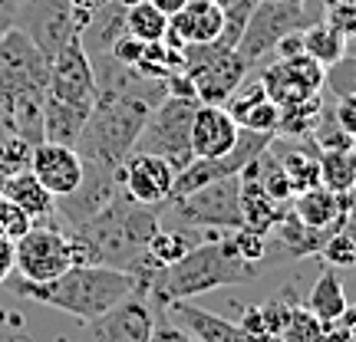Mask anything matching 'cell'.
Masks as SVG:
<instances>
[{
  "label": "cell",
  "instance_id": "14",
  "mask_svg": "<svg viewBox=\"0 0 356 342\" xmlns=\"http://www.w3.org/2000/svg\"><path fill=\"white\" fill-rule=\"evenodd\" d=\"M30 171L53 198H66L83 185L86 162L79 158L76 148L56 145V142H37L30 148Z\"/></svg>",
  "mask_w": 356,
  "mask_h": 342
},
{
  "label": "cell",
  "instance_id": "19",
  "mask_svg": "<svg viewBox=\"0 0 356 342\" xmlns=\"http://www.w3.org/2000/svg\"><path fill=\"white\" fill-rule=\"evenodd\" d=\"M346 194L340 191H330L327 185H317V188L310 191H300V194H293L291 201V211L300 221H304L307 228H317V230H340L346 221Z\"/></svg>",
  "mask_w": 356,
  "mask_h": 342
},
{
  "label": "cell",
  "instance_id": "39",
  "mask_svg": "<svg viewBox=\"0 0 356 342\" xmlns=\"http://www.w3.org/2000/svg\"><path fill=\"white\" fill-rule=\"evenodd\" d=\"M13 270H17V257H13V241L0 237V283H7Z\"/></svg>",
  "mask_w": 356,
  "mask_h": 342
},
{
  "label": "cell",
  "instance_id": "26",
  "mask_svg": "<svg viewBox=\"0 0 356 342\" xmlns=\"http://www.w3.org/2000/svg\"><path fill=\"white\" fill-rule=\"evenodd\" d=\"M346 306L350 303H346V293H343L340 277L333 273V266H323V273L317 277L314 290H310V296H307V309H310L323 326H333V323L343 319Z\"/></svg>",
  "mask_w": 356,
  "mask_h": 342
},
{
  "label": "cell",
  "instance_id": "38",
  "mask_svg": "<svg viewBox=\"0 0 356 342\" xmlns=\"http://www.w3.org/2000/svg\"><path fill=\"white\" fill-rule=\"evenodd\" d=\"M70 3H73V17H76V26L83 30V26L89 24V17H92L96 10H102V7H106L109 0H70Z\"/></svg>",
  "mask_w": 356,
  "mask_h": 342
},
{
  "label": "cell",
  "instance_id": "43",
  "mask_svg": "<svg viewBox=\"0 0 356 342\" xmlns=\"http://www.w3.org/2000/svg\"><path fill=\"white\" fill-rule=\"evenodd\" d=\"M343 230H346V234H350V241H353V247H356V211H346Z\"/></svg>",
  "mask_w": 356,
  "mask_h": 342
},
{
  "label": "cell",
  "instance_id": "12",
  "mask_svg": "<svg viewBox=\"0 0 356 342\" xmlns=\"http://www.w3.org/2000/svg\"><path fill=\"white\" fill-rule=\"evenodd\" d=\"M115 181L119 191L129 194L132 201L149 204V207H162L172 201V185H175V168L165 158L149 152H129L122 165L115 168Z\"/></svg>",
  "mask_w": 356,
  "mask_h": 342
},
{
  "label": "cell",
  "instance_id": "45",
  "mask_svg": "<svg viewBox=\"0 0 356 342\" xmlns=\"http://www.w3.org/2000/svg\"><path fill=\"white\" fill-rule=\"evenodd\" d=\"M218 3H221V7H231V3H234V0H218Z\"/></svg>",
  "mask_w": 356,
  "mask_h": 342
},
{
  "label": "cell",
  "instance_id": "2",
  "mask_svg": "<svg viewBox=\"0 0 356 342\" xmlns=\"http://www.w3.org/2000/svg\"><path fill=\"white\" fill-rule=\"evenodd\" d=\"M132 290H136V277L129 270L99 264L70 266L63 277L47 280V283H30L24 277L17 280V293L24 300L53 306L60 313H70L79 323H92V319L106 316L113 306L132 296Z\"/></svg>",
  "mask_w": 356,
  "mask_h": 342
},
{
  "label": "cell",
  "instance_id": "22",
  "mask_svg": "<svg viewBox=\"0 0 356 342\" xmlns=\"http://www.w3.org/2000/svg\"><path fill=\"white\" fill-rule=\"evenodd\" d=\"M0 191H3L20 211H26V214L33 217V224H43V221H53V217H56V198L33 178L30 168L3 178V181H0Z\"/></svg>",
  "mask_w": 356,
  "mask_h": 342
},
{
  "label": "cell",
  "instance_id": "9",
  "mask_svg": "<svg viewBox=\"0 0 356 342\" xmlns=\"http://www.w3.org/2000/svg\"><path fill=\"white\" fill-rule=\"evenodd\" d=\"M257 79L274 105H293V102L320 96L327 69L317 60H310L307 53H293V56H277L270 63H261Z\"/></svg>",
  "mask_w": 356,
  "mask_h": 342
},
{
  "label": "cell",
  "instance_id": "3",
  "mask_svg": "<svg viewBox=\"0 0 356 342\" xmlns=\"http://www.w3.org/2000/svg\"><path fill=\"white\" fill-rule=\"evenodd\" d=\"M13 257H17V270L20 277L30 283H47V280L63 277L70 266L83 264V250H79L76 237L70 228H60L56 217L33 224L20 241H13Z\"/></svg>",
  "mask_w": 356,
  "mask_h": 342
},
{
  "label": "cell",
  "instance_id": "23",
  "mask_svg": "<svg viewBox=\"0 0 356 342\" xmlns=\"http://www.w3.org/2000/svg\"><path fill=\"white\" fill-rule=\"evenodd\" d=\"M86 119H89V109L47 96L43 99V142H56V145L76 148Z\"/></svg>",
  "mask_w": 356,
  "mask_h": 342
},
{
  "label": "cell",
  "instance_id": "15",
  "mask_svg": "<svg viewBox=\"0 0 356 342\" xmlns=\"http://www.w3.org/2000/svg\"><path fill=\"white\" fill-rule=\"evenodd\" d=\"M225 30V7L218 0H188L175 17H168V46H198V43H215Z\"/></svg>",
  "mask_w": 356,
  "mask_h": 342
},
{
  "label": "cell",
  "instance_id": "16",
  "mask_svg": "<svg viewBox=\"0 0 356 342\" xmlns=\"http://www.w3.org/2000/svg\"><path fill=\"white\" fill-rule=\"evenodd\" d=\"M238 132H241V126L231 119L225 105H204V102H198V109L191 115V132H188L191 155L195 158H221L238 142Z\"/></svg>",
  "mask_w": 356,
  "mask_h": 342
},
{
  "label": "cell",
  "instance_id": "27",
  "mask_svg": "<svg viewBox=\"0 0 356 342\" xmlns=\"http://www.w3.org/2000/svg\"><path fill=\"white\" fill-rule=\"evenodd\" d=\"M270 148H274V155L280 158V165H284L287 178H291L293 194L323 185V181H320V155L307 152L304 145H274V142H270Z\"/></svg>",
  "mask_w": 356,
  "mask_h": 342
},
{
  "label": "cell",
  "instance_id": "36",
  "mask_svg": "<svg viewBox=\"0 0 356 342\" xmlns=\"http://www.w3.org/2000/svg\"><path fill=\"white\" fill-rule=\"evenodd\" d=\"M337 126L343 128L346 135H356V92L340 96V105H337Z\"/></svg>",
  "mask_w": 356,
  "mask_h": 342
},
{
  "label": "cell",
  "instance_id": "6",
  "mask_svg": "<svg viewBox=\"0 0 356 342\" xmlns=\"http://www.w3.org/2000/svg\"><path fill=\"white\" fill-rule=\"evenodd\" d=\"M307 24H314V17L307 10V0H257V7L248 17L244 33L234 50L241 53L251 69H257L274 53L280 40L293 30H304Z\"/></svg>",
  "mask_w": 356,
  "mask_h": 342
},
{
  "label": "cell",
  "instance_id": "21",
  "mask_svg": "<svg viewBox=\"0 0 356 342\" xmlns=\"http://www.w3.org/2000/svg\"><path fill=\"white\" fill-rule=\"evenodd\" d=\"M238 178H241V217H244V228L261 230V234H270V228L287 214V204L274 201V198L261 188V181L254 178L251 165L244 168Z\"/></svg>",
  "mask_w": 356,
  "mask_h": 342
},
{
  "label": "cell",
  "instance_id": "7",
  "mask_svg": "<svg viewBox=\"0 0 356 342\" xmlns=\"http://www.w3.org/2000/svg\"><path fill=\"white\" fill-rule=\"evenodd\" d=\"M172 214L188 224V228H202V230H238L244 228L241 217V178L228 175L218 178L204 188L172 198L168 201Z\"/></svg>",
  "mask_w": 356,
  "mask_h": 342
},
{
  "label": "cell",
  "instance_id": "33",
  "mask_svg": "<svg viewBox=\"0 0 356 342\" xmlns=\"http://www.w3.org/2000/svg\"><path fill=\"white\" fill-rule=\"evenodd\" d=\"M33 228V217L20 211L17 204L0 191V237H7V241H20L26 230Z\"/></svg>",
  "mask_w": 356,
  "mask_h": 342
},
{
  "label": "cell",
  "instance_id": "44",
  "mask_svg": "<svg viewBox=\"0 0 356 342\" xmlns=\"http://www.w3.org/2000/svg\"><path fill=\"white\" fill-rule=\"evenodd\" d=\"M119 3H122V7H132V3H139V0H119Z\"/></svg>",
  "mask_w": 356,
  "mask_h": 342
},
{
  "label": "cell",
  "instance_id": "28",
  "mask_svg": "<svg viewBox=\"0 0 356 342\" xmlns=\"http://www.w3.org/2000/svg\"><path fill=\"white\" fill-rule=\"evenodd\" d=\"M126 33L139 43H162L168 33V17L155 3L139 0V3L126 7Z\"/></svg>",
  "mask_w": 356,
  "mask_h": 342
},
{
  "label": "cell",
  "instance_id": "18",
  "mask_svg": "<svg viewBox=\"0 0 356 342\" xmlns=\"http://www.w3.org/2000/svg\"><path fill=\"white\" fill-rule=\"evenodd\" d=\"M225 109H228V115L241 128L264 132V135H277L280 105H274V102L267 99V92H264V86H261V79L254 76V69H251V76L228 96Z\"/></svg>",
  "mask_w": 356,
  "mask_h": 342
},
{
  "label": "cell",
  "instance_id": "5",
  "mask_svg": "<svg viewBox=\"0 0 356 342\" xmlns=\"http://www.w3.org/2000/svg\"><path fill=\"white\" fill-rule=\"evenodd\" d=\"M198 109V99H185V96H165V99L155 105L145 126H142L136 148L132 152H149L165 158L168 165L185 168L195 158L188 145V132H191V115Z\"/></svg>",
  "mask_w": 356,
  "mask_h": 342
},
{
  "label": "cell",
  "instance_id": "31",
  "mask_svg": "<svg viewBox=\"0 0 356 342\" xmlns=\"http://www.w3.org/2000/svg\"><path fill=\"white\" fill-rule=\"evenodd\" d=\"M323 323H320L310 309H291V319L284 326V342H320L323 339Z\"/></svg>",
  "mask_w": 356,
  "mask_h": 342
},
{
  "label": "cell",
  "instance_id": "40",
  "mask_svg": "<svg viewBox=\"0 0 356 342\" xmlns=\"http://www.w3.org/2000/svg\"><path fill=\"white\" fill-rule=\"evenodd\" d=\"M17 3L20 0H0V40H3V33L13 26V17H17Z\"/></svg>",
  "mask_w": 356,
  "mask_h": 342
},
{
  "label": "cell",
  "instance_id": "1",
  "mask_svg": "<svg viewBox=\"0 0 356 342\" xmlns=\"http://www.w3.org/2000/svg\"><path fill=\"white\" fill-rule=\"evenodd\" d=\"M70 230L83 250V264L132 270V264L145 257V247L159 230V207L132 201L119 191L102 211Z\"/></svg>",
  "mask_w": 356,
  "mask_h": 342
},
{
  "label": "cell",
  "instance_id": "29",
  "mask_svg": "<svg viewBox=\"0 0 356 342\" xmlns=\"http://www.w3.org/2000/svg\"><path fill=\"white\" fill-rule=\"evenodd\" d=\"M320 122V99H304L293 102V105H280L277 115V135H287V139H307L314 135V128Z\"/></svg>",
  "mask_w": 356,
  "mask_h": 342
},
{
  "label": "cell",
  "instance_id": "17",
  "mask_svg": "<svg viewBox=\"0 0 356 342\" xmlns=\"http://www.w3.org/2000/svg\"><path fill=\"white\" fill-rule=\"evenodd\" d=\"M119 194V181L113 171H99V168L86 165L83 185L66 198H56V217H63L66 228H76L86 217H92L96 211H102L106 204Z\"/></svg>",
  "mask_w": 356,
  "mask_h": 342
},
{
  "label": "cell",
  "instance_id": "24",
  "mask_svg": "<svg viewBox=\"0 0 356 342\" xmlns=\"http://www.w3.org/2000/svg\"><path fill=\"white\" fill-rule=\"evenodd\" d=\"M304 37V53L310 60H317L323 69H333L337 63L346 60V46H350V37H346L340 26H333L330 20H314L300 30Z\"/></svg>",
  "mask_w": 356,
  "mask_h": 342
},
{
  "label": "cell",
  "instance_id": "11",
  "mask_svg": "<svg viewBox=\"0 0 356 342\" xmlns=\"http://www.w3.org/2000/svg\"><path fill=\"white\" fill-rule=\"evenodd\" d=\"M47 96L83 105V109H92V102H96V69H92L86 46H83V37H73L50 60Z\"/></svg>",
  "mask_w": 356,
  "mask_h": 342
},
{
  "label": "cell",
  "instance_id": "32",
  "mask_svg": "<svg viewBox=\"0 0 356 342\" xmlns=\"http://www.w3.org/2000/svg\"><path fill=\"white\" fill-rule=\"evenodd\" d=\"M231 243L241 260L248 264H257V266H267V234L261 230H251V228H238V230H228Z\"/></svg>",
  "mask_w": 356,
  "mask_h": 342
},
{
  "label": "cell",
  "instance_id": "20",
  "mask_svg": "<svg viewBox=\"0 0 356 342\" xmlns=\"http://www.w3.org/2000/svg\"><path fill=\"white\" fill-rule=\"evenodd\" d=\"M168 309L175 313V323L181 330H188L191 336L198 342H251L244 336L241 326H234L228 323L225 316H215V313H208V309H198V306H191L188 300H172Z\"/></svg>",
  "mask_w": 356,
  "mask_h": 342
},
{
  "label": "cell",
  "instance_id": "4",
  "mask_svg": "<svg viewBox=\"0 0 356 342\" xmlns=\"http://www.w3.org/2000/svg\"><path fill=\"white\" fill-rule=\"evenodd\" d=\"M181 73L191 79L198 102L225 105L231 92L251 76V66L244 63L238 50L218 43H198V46H181Z\"/></svg>",
  "mask_w": 356,
  "mask_h": 342
},
{
  "label": "cell",
  "instance_id": "8",
  "mask_svg": "<svg viewBox=\"0 0 356 342\" xmlns=\"http://www.w3.org/2000/svg\"><path fill=\"white\" fill-rule=\"evenodd\" d=\"M47 83H50V56L20 26H10L0 40V99L47 96Z\"/></svg>",
  "mask_w": 356,
  "mask_h": 342
},
{
  "label": "cell",
  "instance_id": "13",
  "mask_svg": "<svg viewBox=\"0 0 356 342\" xmlns=\"http://www.w3.org/2000/svg\"><path fill=\"white\" fill-rule=\"evenodd\" d=\"M155 309L149 296L132 290L119 306H113L106 316L89 323V336L92 342H152L155 330Z\"/></svg>",
  "mask_w": 356,
  "mask_h": 342
},
{
  "label": "cell",
  "instance_id": "25",
  "mask_svg": "<svg viewBox=\"0 0 356 342\" xmlns=\"http://www.w3.org/2000/svg\"><path fill=\"white\" fill-rule=\"evenodd\" d=\"M215 234H221V230H202V228H188V224H185V228H175V230L159 228L155 237L149 241V247H145V254L152 257L159 266H172L188 254V250H195L204 237H215Z\"/></svg>",
  "mask_w": 356,
  "mask_h": 342
},
{
  "label": "cell",
  "instance_id": "46",
  "mask_svg": "<svg viewBox=\"0 0 356 342\" xmlns=\"http://www.w3.org/2000/svg\"><path fill=\"white\" fill-rule=\"evenodd\" d=\"M353 92H356V60H353Z\"/></svg>",
  "mask_w": 356,
  "mask_h": 342
},
{
  "label": "cell",
  "instance_id": "37",
  "mask_svg": "<svg viewBox=\"0 0 356 342\" xmlns=\"http://www.w3.org/2000/svg\"><path fill=\"white\" fill-rule=\"evenodd\" d=\"M152 342H198L191 332H181L178 323H155Z\"/></svg>",
  "mask_w": 356,
  "mask_h": 342
},
{
  "label": "cell",
  "instance_id": "41",
  "mask_svg": "<svg viewBox=\"0 0 356 342\" xmlns=\"http://www.w3.org/2000/svg\"><path fill=\"white\" fill-rule=\"evenodd\" d=\"M149 3H155V7L165 13V17H175V13L181 10L185 3H188V0H149Z\"/></svg>",
  "mask_w": 356,
  "mask_h": 342
},
{
  "label": "cell",
  "instance_id": "30",
  "mask_svg": "<svg viewBox=\"0 0 356 342\" xmlns=\"http://www.w3.org/2000/svg\"><path fill=\"white\" fill-rule=\"evenodd\" d=\"M320 181L327 185L330 191H346L353 188V158L343 152V148H327V152L320 155Z\"/></svg>",
  "mask_w": 356,
  "mask_h": 342
},
{
  "label": "cell",
  "instance_id": "35",
  "mask_svg": "<svg viewBox=\"0 0 356 342\" xmlns=\"http://www.w3.org/2000/svg\"><path fill=\"white\" fill-rule=\"evenodd\" d=\"M323 20L340 26L346 37H356V0H323Z\"/></svg>",
  "mask_w": 356,
  "mask_h": 342
},
{
  "label": "cell",
  "instance_id": "10",
  "mask_svg": "<svg viewBox=\"0 0 356 342\" xmlns=\"http://www.w3.org/2000/svg\"><path fill=\"white\" fill-rule=\"evenodd\" d=\"M13 26H20L47 56H56L73 37H79L70 0H20Z\"/></svg>",
  "mask_w": 356,
  "mask_h": 342
},
{
  "label": "cell",
  "instance_id": "34",
  "mask_svg": "<svg viewBox=\"0 0 356 342\" xmlns=\"http://www.w3.org/2000/svg\"><path fill=\"white\" fill-rule=\"evenodd\" d=\"M320 260L327 266H356V247L350 241V234L343 228L333 230L330 237L320 247Z\"/></svg>",
  "mask_w": 356,
  "mask_h": 342
},
{
  "label": "cell",
  "instance_id": "42",
  "mask_svg": "<svg viewBox=\"0 0 356 342\" xmlns=\"http://www.w3.org/2000/svg\"><path fill=\"white\" fill-rule=\"evenodd\" d=\"M340 323H343L346 330H350V336L356 339V306H346V313H343V319H340Z\"/></svg>",
  "mask_w": 356,
  "mask_h": 342
}]
</instances>
